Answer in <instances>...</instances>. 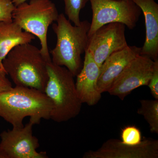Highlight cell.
Wrapping results in <instances>:
<instances>
[{
	"instance_id": "cell-1",
	"label": "cell",
	"mask_w": 158,
	"mask_h": 158,
	"mask_svg": "<svg viewBox=\"0 0 158 158\" xmlns=\"http://www.w3.org/2000/svg\"><path fill=\"white\" fill-rule=\"evenodd\" d=\"M52 107L45 93L34 88L16 86L0 92V117L14 128L23 127L27 116L35 124L50 119Z\"/></svg>"
},
{
	"instance_id": "cell-16",
	"label": "cell",
	"mask_w": 158,
	"mask_h": 158,
	"mask_svg": "<svg viewBox=\"0 0 158 158\" xmlns=\"http://www.w3.org/2000/svg\"><path fill=\"white\" fill-rule=\"evenodd\" d=\"M89 0H64L65 3V13L68 20L73 23L74 25L81 24L80 11Z\"/></svg>"
},
{
	"instance_id": "cell-14",
	"label": "cell",
	"mask_w": 158,
	"mask_h": 158,
	"mask_svg": "<svg viewBox=\"0 0 158 158\" xmlns=\"http://www.w3.org/2000/svg\"><path fill=\"white\" fill-rule=\"evenodd\" d=\"M35 39L34 35L24 31L13 21L0 22V69L5 70L3 60L12 49Z\"/></svg>"
},
{
	"instance_id": "cell-3",
	"label": "cell",
	"mask_w": 158,
	"mask_h": 158,
	"mask_svg": "<svg viewBox=\"0 0 158 158\" xmlns=\"http://www.w3.org/2000/svg\"><path fill=\"white\" fill-rule=\"evenodd\" d=\"M47 61L40 49L30 43L14 48L3 60V67L16 86L44 92L48 80Z\"/></svg>"
},
{
	"instance_id": "cell-22",
	"label": "cell",
	"mask_w": 158,
	"mask_h": 158,
	"mask_svg": "<svg viewBox=\"0 0 158 158\" xmlns=\"http://www.w3.org/2000/svg\"><path fill=\"white\" fill-rule=\"evenodd\" d=\"M115 1H120V0H115Z\"/></svg>"
},
{
	"instance_id": "cell-2",
	"label": "cell",
	"mask_w": 158,
	"mask_h": 158,
	"mask_svg": "<svg viewBox=\"0 0 158 158\" xmlns=\"http://www.w3.org/2000/svg\"><path fill=\"white\" fill-rule=\"evenodd\" d=\"M56 22L52 26L57 42L50 52L52 62L65 67L77 76L83 66L81 55L87 50L90 23L85 20L80 25L73 26L63 13L59 14Z\"/></svg>"
},
{
	"instance_id": "cell-13",
	"label": "cell",
	"mask_w": 158,
	"mask_h": 158,
	"mask_svg": "<svg viewBox=\"0 0 158 158\" xmlns=\"http://www.w3.org/2000/svg\"><path fill=\"white\" fill-rule=\"evenodd\" d=\"M141 9L145 20V35L140 55L158 59V4L155 0H132Z\"/></svg>"
},
{
	"instance_id": "cell-17",
	"label": "cell",
	"mask_w": 158,
	"mask_h": 158,
	"mask_svg": "<svg viewBox=\"0 0 158 158\" xmlns=\"http://www.w3.org/2000/svg\"><path fill=\"white\" fill-rule=\"evenodd\" d=\"M121 138L123 143L128 145H138L142 141L141 131L135 126L123 128L121 131Z\"/></svg>"
},
{
	"instance_id": "cell-11",
	"label": "cell",
	"mask_w": 158,
	"mask_h": 158,
	"mask_svg": "<svg viewBox=\"0 0 158 158\" xmlns=\"http://www.w3.org/2000/svg\"><path fill=\"white\" fill-rule=\"evenodd\" d=\"M100 67L88 51L85 52V59L81 69L77 76L76 87L78 95L83 103L89 106L96 105L102 94L98 88V81Z\"/></svg>"
},
{
	"instance_id": "cell-19",
	"label": "cell",
	"mask_w": 158,
	"mask_h": 158,
	"mask_svg": "<svg viewBox=\"0 0 158 158\" xmlns=\"http://www.w3.org/2000/svg\"><path fill=\"white\" fill-rule=\"evenodd\" d=\"M148 86L153 97L158 100V59L154 61L152 75Z\"/></svg>"
},
{
	"instance_id": "cell-21",
	"label": "cell",
	"mask_w": 158,
	"mask_h": 158,
	"mask_svg": "<svg viewBox=\"0 0 158 158\" xmlns=\"http://www.w3.org/2000/svg\"><path fill=\"white\" fill-rule=\"evenodd\" d=\"M12 1L13 3H14L15 6L16 7L22 3L27 2V0H12Z\"/></svg>"
},
{
	"instance_id": "cell-15",
	"label": "cell",
	"mask_w": 158,
	"mask_h": 158,
	"mask_svg": "<svg viewBox=\"0 0 158 158\" xmlns=\"http://www.w3.org/2000/svg\"><path fill=\"white\" fill-rule=\"evenodd\" d=\"M137 113L144 117L149 125L150 132L158 134V100H141Z\"/></svg>"
},
{
	"instance_id": "cell-12",
	"label": "cell",
	"mask_w": 158,
	"mask_h": 158,
	"mask_svg": "<svg viewBox=\"0 0 158 158\" xmlns=\"http://www.w3.org/2000/svg\"><path fill=\"white\" fill-rule=\"evenodd\" d=\"M141 48L127 46L115 52L106 59L100 67L97 85L101 93L108 92L116 78L132 60L140 55Z\"/></svg>"
},
{
	"instance_id": "cell-8",
	"label": "cell",
	"mask_w": 158,
	"mask_h": 158,
	"mask_svg": "<svg viewBox=\"0 0 158 158\" xmlns=\"http://www.w3.org/2000/svg\"><path fill=\"white\" fill-rule=\"evenodd\" d=\"M125 27L122 23H110L100 27L88 37L86 51L100 67L111 54L128 46Z\"/></svg>"
},
{
	"instance_id": "cell-6",
	"label": "cell",
	"mask_w": 158,
	"mask_h": 158,
	"mask_svg": "<svg viewBox=\"0 0 158 158\" xmlns=\"http://www.w3.org/2000/svg\"><path fill=\"white\" fill-rule=\"evenodd\" d=\"M92 18L88 33L90 37L100 27L112 23H120L133 30L141 14V9L132 0H89Z\"/></svg>"
},
{
	"instance_id": "cell-7",
	"label": "cell",
	"mask_w": 158,
	"mask_h": 158,
	"mask_svg": "<svg viewBox=\"0 0 158 158\" xmlns=\"http://www.w3.org/2000/svg\"><path fill=\"white\" fill-rule=\"evenodd\" d=\"M35 123L30 120L22 127L14 128L0 134V158H47L46 152H38V139L33 135Z\"/></svg>"
},
{
	"instance_id": "cell-5",
	"label": "cell",
	"mask_w": 158,
	"mask_h": 158,
	"mask_svg": "<svg viewBox=\"0 0 158 158\" xmlns=\"http://www.w3.org/2000/svg\"><path fill=\"white\" fill-rule=\"evenodd\" d=\"M59 14L56 5L51 0H31L15 7L12 19L24 31L38 37L41 51L48 62L52 61L48 45L49 27L56 21Z\"/></svg>"
},
{
	"instance_id": "cell-18",
	"label": "cell",
	"mask_w": 158,
	"mask_h": 158,
	"mask_svg": "<svg viewBox=\"0 0 158 158\" xmlns=\"http://www.w3.org/2000/svg\"><path fill=\"white\" fill-rule=\"evenodd\" d=\"M15 8L12 0H0V22L13 21L12 13Z\"/></svg>"
},
{
	"instance_id": "cell-20",
	"label": "cell",
	"mask_w": 158,
	"mask_h": 158,
	"mask_svg": "<svg viewBox=\"0 0 158 158\" xmlns=\"http://www.w3.org/2000/svg\"><path fill=\"white\" fill-rule=\"evenodd\" d=\"M6 71L0 69V92L13 88L11 81L6 77Z\"/></svg>"
},
{
	"instance_id": "cell-4",
	"label": "cell",
	"mask_w": 158,
	"mask_h": 158,
	"mask_svg": "<svg viewBox=\"0 0 158 158\" xmlns=\"http://www.w3.org/2000/svg\"><path fill=\"white\" fill-rule=\"evenodd\" d=\"M48 80L44 93L52 103L50 119L63 122L79 115L82 103L79 98L73 75L64 66L47 63Z\"/></svg>"
},
{
	"instance_id": "cell-10",
	"label": "cell",
	"mask_w": 158,
	"mask_h": 158,
	"mask_svg": "<svg viewBox=\"0 0 158 158\" xmlns=\"http://www.w3.org/2000/svg\"><path fill=\"white\" fill-rule=\"evenodd\" d=\"M84 158H158V141L145 138L135 145H128L117 139H110L96 150H89Z\"/></svg>"
},
{
	"instance_id": "cell-9",
	"label": "cell",
	"mask_w": 158,
	"mask_h": 158,
	"mask_svg": "<svg viewBox=\"0 0 158 158\" xmlns=\"http://www.w3.org/2000/svg\"><path fill=\"white\" fill-rule=\"evenodd\" d=\"M154 61L139 55L132 60L111 85L108 92L123 100L136 88L148 86L154 69Z\"/></svg>"
}]
</instances>
